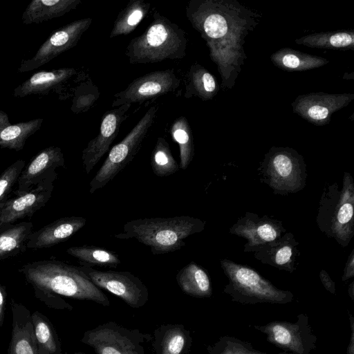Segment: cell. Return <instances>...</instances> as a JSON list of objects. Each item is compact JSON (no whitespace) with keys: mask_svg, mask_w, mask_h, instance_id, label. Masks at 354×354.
I'll use <instances>...</instances> for the list:
<instances>
[{"mask_svg":"<svg viewBox=\"0 0 354 354\" xmlns=\"http://www.w3.org/2000/svg\"><path fill=\"white\" fill-rule=\"evenodd\" d=\"M12 330L7 354H38L30 310L11 300Z\"/></svg>","mask_w":354,"mask_h":354,"instance_id":"44dd1931","label":"cell"},{"mask_svg":"<svg viewBox=\"0 0 354 354\" xmlns=\"http://www.w3.org/2000/svg\"><path fill=\"white\" fill-rule=\"evenodd\" d=\"M253 328L263 333L268 342L283 351L311 354L317 348V337L305 313L298 315L295 322L275 320L266 325H254Z\"/></svg>","mask_w":354,"mask_h":354,"instance_id":"30bf717a","label":"cell"},{"mask_svg":"<svg viewBox=\"0 0 354 354\" xmlns=\"http://www.w3.org/2000/svg\"><path fill=\"white\" fill-rule=\"evenodd\" d=\"M86 223L82 216L60 218L41 229L32 232L26 243L28 249H40L52 247L68 238L81 230Z\"/></svg>","mask_w":354,"mask_h":354,"instance_id":"7402d4cb","label":"cell"},{"mask_svg":"<svg viewBox=\"0 0 354 354\" xmlns=\"http://www.w3.org/2000/svg\"><path fill=\"white\" fill-rule=\"evenodd\" d=\"M43 122V118H37L5 128L0 132V147L21 150L26 140L41 128Z\"/></svg>","mask_w":354,"mask_h":354,"instance_id":"836d02e7","label":"cell"},{"mask_svg":"<svg viewBox=\"0 0 354 354\" xmlns=\"http://www.w3.org/2000/svg\"><path fill=\"white\" fill-rule=\"evenodd\" d=\"M18 271L33 289L36 298L47 307L56 310H73L61 296L94 301L109 306L107 296L80 269L62 261L42 260L30 262Z\"/></svg>","mask_w":354,"mask_h":354,"instance_id":"7a4b0ae2","label":"cell"},{"mask_svg":"<svg viewBox=\"0 0 354 354\" xmlns=\"http://www.w3.org/2000/svg\"><path fill=\"white\" fill-rule=\"evenodd\" d=\"M353 205L354 183L349 173L344 172L341 189L336 183L324 187L317 223L322 232L342 247L347 246L354 235Z\"/></svg>","mask_w":354,"mask_h":354,"instance_id":"5b68a950","label":"cell"},{"mask_svg":"<svg viewBox=\"0 0 354 354\" xmlns=\"http://www.w3.org/2000/svg\"><path fill=\"white\" fill-rule=\"evenodd\" d=\"M270 59L279 68L286 71L300 72L317 68L329 61L322 57L302 53L290 48H283L272 53Z\"/></svg>","mask_w":354,"mask_h":354,"instance_id":"4316f807","label":"cell"},{"mask_svg":"<svg viewBox=\"0 0 354 354\" xmlns=\"http://www.w3.org/2000/svg\"><path fill=\"white\" fill-rule=\"evenodd\" d=\"M80 268L97 288L118 297L132 308H139L148 301L147 287L129 272L102 271L82 266Z\"/></svg>","mask_w":354,"mask_h":354,"instance_id":"7c38bea8","label":"cell"},{"mask_svg":"<svg viewBox=\"0 0 354 354\" xmlns=\"http://www.w3.org/2000/svg\"><path fill=\"white\" fill-rule=\"evenodd\" d=\"M353 100V93H310L298 95L291 106L293 112L308 122L323 126L330 122L335 112Z\"/></svg>","mask_w":354,"mask_h":354,"instance_id":"5bb4252c","label":"cell"},{"mask_svg":"<svg viewBox=\"0 0 354 354\" xmlns=\"http://www.w3.org/2000/svg\"><path fill=\"white\" fill-rule=\"evenodd\" d=\"M187 34L178 24L154 10L146 30L128 44L125 55L131 64H151L186 56Z\"/></svg>","mask_w":354,"mask_h":354,"instance_id":"277c9868","label":"cell"},{"mask_svg":"<svg viewBox=\"0 0 354 354\" xmlns=\"http://www.w3.org/2000/svg\"><path fill=\"white\" fill-rule=\"evenodd\" d=\"M66 252L77 259L82 266L115 268L120 264L119 256L115 252L94 245L72 246Z\"/></svg>","mask_w":354,"mask_h":354,"instance_id":"1f68e13d","label":"cell"},{"mask_svg":"<svg viewBox=\"0 0 354 354\" xmlns=\"http://www.w3.org/2000/svg\"><path fill=\"white\" fill-rule=\"evenodd\" d=\"M354 276V250H353L346 263L344 273L342 277L343 281L353 277Z\"/></svg>","mask_w":354,"mask_h":354,"instance_id":"74e56055","label":"cell"},{"mask_svg":"<svg viewBox=\"0 0 354 354\" xmlns=\"http://www.w3.org/2000/svg\"><path fill=\"white\" fill-rule=\"evenodd\" d=\"M348 295L353 301H354V281H352L348 289Z\"/></svg>","mask_w":354,"mask_h":354,"instance_id":"7bdbcfd3","label":"cell"},{"mask_svg":"<svg viewBox=\"0 0 354 354\" xmlns=\"http://www.w3.org/2000/svg\"><path fill=\"white\" fill-rule=\"evenodd\" d=\"M26 165L24 160H18L7 167L0 176V205L6 201L16 185Z\"/></svg>","mask_w":354,"mask_h":354,"instance_id":"8d00e7d4","label":"cell"},{"mask_svg":"<svg viewBox=\"0 0 354 354\" xmlns=\"http://www.w3.org/2000/svg\"><path fill=\"white\" fill-rule=\"evenodd\" d=\"M258 171L261 181L276 194L297 192L306 185L304 159L296 150L290 147L270 148Z\"/></svg>","mask_w":354,"mask_h":354,"instance_id":"52a82bcc","label":"cell"},{"mask_svg":"<svg viewBox=\"0 0 354 354\" xmlns=\"http://www.w3.org/2000/svg\"><path fill=\"white\" fill-rule=\"evenodd\" d=\"M176 279L181 290L186 295L198 298L212 295V287L207 272L194 262H190L177 273Z\"/></svg>","mask_w":354,"mask_h":354,"instance_id":"484cf974","label":"cell"},{"mask_svg":"<svg viewBox=\"0 0 354 354\" xmlns=\"http://www.w3.org/2000/svg\"><path fill=\"white\" fill-rule=\"evenodd\" d=\"M7 293L5 287L0 283V328L3 326L6 304Z\"/></svg>","mask_w":354,"mask_h":354,"instance_id":"ab89813d","label":"cell"},{"mask_svg":"<svg viewBox=\"0 0 354 354\" xmlns=\"http://www.w3.org/2000/svg\"><path fill=\"white\" fill-rule=\"evenodd\" d=\"M55 180H46L31 190L4 201L0 205V230L17 220L31 217L44 207L51 197Z\"/></svg>","mask_w":354,"mask_h":354,"instance_id":"2e32d148","label":"cell"},{"mask_svg":"<svg viewBox=\"0 0 354 354\" xmlns=\"http://www.w3.org/2000/svg\"><path fill=\"white\" fill-rule=\"evenodd\" d=\"M65 164L64 154L59 147H46L36 154L24 167L16 183L15 195L26 193L46 180L57 179L56 169Z\"/></svg>","mask_w":354,"mask_h":354,"instance_id":"e0dca14e","label":"cell"},{"mask_svg":"<svg viewBox=\"0 0 354 354\" xmlns=\"http://www.w3.org/2000/svg\"><path fill=\"white\" fill-rule=\"evenodd\" d=\"M151 339L150 334L109 321L85 331L81 342L96 354H145L143 345Z\"/></svg>","mask_w":354,"mask_h":354,"instance_id":"9c48e42d","label":"cell"},{"mask_svg":"<svg viewBox=\"0 0 354 354\" xmlns=\"http://www.w3.org/2000/svg\"><path fill=\"white\" fill-rule=\"evenodd\" d=\"M80 3L81 0H32L24 10L21 21L24 24H40L64 15Z\"/></svg>","mask_w":354,"mask_h":354,"instance_id":"cb8c5ba5","label":"cell"},{"mask_svg":"<svg viewBox=\"0 0 354 354\" xmlns=\"http://www.w3.org/2000/svg\"><path fill=\"white\" fill-rule=\"evenodd\" d=\"M93 21L86 17L73 21L53 32L29 59H22L18 73H26L38 68L75 46Z\"/></svg>","mask_w":354,"mask_h":354,"instance_id":"4fadbf2b","label":"cell"},{"mask_svg":"<svg viewBox=\"0 0 354 354\" xmlns=\"http://www.w3.org/2000/svg\"><path fill=\"white\" fill-rule=\"evenodd\" d=\"M295 43L309 48L327 50H354L353 30L321 32L295 39Z\"/></svg>","mask_w":354,"mask_h":354,"instance_id":"83f0119b","label":"cell"},{"mask_svg":"<svg viewBox=\"0 0 354 354\" xmlns=\"http://www.w3.org/2000/svg\"><path fill=\"white\" fill-rule=\"evenodd\" d=\"M205 226V221L189 216L137 218L127 222L113 236L136 239L149 247L153 254H163L180 250L188 236L202 232Z\"/></svg>","mask_w":354,"mask_h":354,"instance_id":"3957f363","label":"cell"},{"mask_svg":"<svg viewBox=\"0 0 354 354\" xmlns=\"http://www.w3.org/2000/svg\"><path fill=\"white\" fill-rule=\"evenodd\" d=\"M297 241L291 232L268 242L250 250L254 252V258L281 270L293 272L298 264L300 256Z\"/></svg>","mask_w":354,"mask_h":354,"instance_id":"d6986e66","label":"cell"},{"mask_svg":"<svg viewBox=\"0 0 354 354\" xmlns=\"http://www.w3.org/2000/svg\"><path fill=\"white\" fill-rule=\"evenodd\" d=\"M208 354H268L254 348L252 344L237 337L225 335L207 347Z\"/></svg>","mask_w":354,"mask_h":354,"instance_id":"d590c367","label":"cell"},{"mask_svg":"<svg viewBox=\"0 0 354 354\" xmlns=\"http://www.w3.org/2000/svg\"><path fill=\"white\" fill-rule=\"evenodd\" d=\"M285 231L281 221L251 212L245 213L230 229V233L247 239L244 252H250L255 248L274 241Z\"/></svg>","mask_w":354,"mask_h":354,"instance_id":"ac0fdd59","label":"cell"},{"mask_svg":"<svg viewBox=\"0 0 354 354\" xmlns=\"http://www.w3.org/2000/svg\"><path fill=\"white\" fill-rule=\"evenodd\" d=\"M274 354H295V353H291V352H288V351H283V352H281V353H274Z\"/></svg>","mask_w":354,"mask_h":354,"instance_id":"ee69618b","label":"cell"},{"mask_svg":"<svg viewBox=\"0 0 354 354\" xmlns=\"http://www.w3.org/2000/svg\"><path fill=\"white\" fill-rule=\"evenodd\" d=\"M185 14L206 42L222 90L232 88L247 58L245 38L261 15L235 0H190Z\"/></svg>","mask_w":354,"mask_h":354,"instance_id":"6da1fadb","label":"cell"},{"mask_svg":"<svg viewBox=\"0 0 354 354\" xmlns=\"http://www.w3.org/2000/svg\"><path fill=\"white\" fill-rule=\"evenodd\" d=\"M73 354H85L82 352H76V353H74Z\"/></svg>","mask_w":354,"mask_h":354,"instance_id":"f6af8a7d","label":"cell"},{"mask_svg":"<svg viewBox=\"0 0 354 354\" xmlns=\"http://www.w3.org/2000/svg\"><path fill=\"white\" fill-rule=\"evenodd\" d=\"M31 222H20L0 230V260L24 252L30 234L33 232Z\"/></svg>","mask_w":354,"mask_h":354,"instance_id":"f1b7e54d","label":"cell"},{"mask_svg":"<svg viewBox=\"0 0 354 354\" xmlns=\"http://www.w3.org/2000/svg\"><path fill=\"white\" fill-rule=\"evenodd\" d=\"M74 68H61L51 71H41L34 73L17 86L13 91L17 97L28 95H45L58 93L77 75Z\"/></svg>","mask_w":354,"mask_h":354,"instance_id":"ffe728a7","label":"cell"},{"mask_svg":"<svg viewBox=\"0 0 354 354\" xmlns=\"http://www.w3.org/2000/svg\"><path fill=\"white\" fill-rule=\"evenodd\" d=\"M151 166L154 174L159 177L172 175L180 169L164 138L159 137L156 140L151 155Z\"/></svg>","mask_w":354,"mask_h":354,"instance_id":"e575fe53","label":"cell"},{"mask_svg":"<svg viewBox=\"0 0 354 354\" xmlns=\"http://www.w3.org/2000/svg\"><path fill=\"white\" fill-rule=\"evenodd\" d=\"M131 104H123L106 111L102 117L97 136L91 140L82 153L84 171L88 174L109 151L120 132L122 124L128 118Z\"/></svg>","mask_w":354,"mask_h":354,"instance_id":"9a60e30c","label":"cell"},{"mask_svg":"<svg viewBox=\"0 0 354 354\" xmlns=\"http://www.w3.org/2000/svg\"><path fill=\"white\" fill-rule=\"evenodd\" d=\"M158 109V104L151 106L125 138L112 147L89 183L90 194L104 187L135 158L155 122Z\"/></svg>","mask_w":354,"mask_h":354,"instance_id":"ba28073f","label":"cell"},{"mask_svg":"<svg viewBox=\"0 0 354 354\" xmlns=\"http://www.w3.org/2000/svg\"><path fill=\"white\" fill-rule=\"evenodd\" d=\"M38 354H62V346L51 322L39 311L31 314Z\"/></svg>","mask_w":354,"mask_h":354,"instance_id":"4dcf8cb0","label":"cell"},{"mask_svg":"<svg viewBox=\"0 0 354 354\" xmlns=\"http://www.w3.org/2000/svg\"><path fill=\"white\" fill-rule=\"evenodd\" d=\"M348 314L350 324L351 337L346 348V354H354V317L349 311H348Z\"/></svg>","mask_w":354,"mask_h":354,"instance_id":"60d3db41","label":"cell"},{"mask_svg":"<svg viewBox=\"0 0 354 354\" xmlns=\"http://www.w3.org/2000/svg\"><path fill=\"white\" fill-rule=\"evenodd\" d=\"M218 91L216 79L207 69L197 62L189 66L185 75V98L197 97L207 101L214 97Z\"/></svg>","mask_w":354,"mask_h":354,"instance_id":"d4e9b609","label":"cell"},{"mask_svg":"<svg viewBox=\"0 0 354 354\" xmlns=\"http://www.w3.org/2000/svg\"><path fill=\"white\" fill-rule=\"evenodd\" d=\"M11 125L8 114L0 110V132L5 128Z\"/></svg>","mask_w":354,"mask_h":354,"instance_id":"b9f144b4","label":"cell"},{"mask_svg":"<svg viewBox=\"0 0 354 354\" xmlns=\"http://www.w3.org/2000/svg\"><path fill=\"white\" fill-rule=\"evenodd\" d=\"M319 278L325 289L332 294H335V282L332 280L326 270H322L320 271Z\"/></svg>","mask_w":354,"mask_h":354,"instance_id":"f35d334b","label":"cell"},{"mask_svg":"<svg viewBox=\"0 0 354 354\" xmlns=\"http://www.w3.org/2000/svg\"><path fill=\"white\" fill-rule=\"evenodd\" d=\"M150 8L151 4L144 0L129 1L115 19L109 38L130 34L147 16Z\"/></svg>","mask_w":354,"mask_h":354,"instance_id":"f546056e","label":"cell"},{"mask_svg":"<svg viewBox=\"0 0 354 354\" xmlns=\"http://www.w3.org/2000/svg\"><path fill=\"white\" fill-rule=\"evenodd\" d=\"M169 133L179 147L180 169H186L194 156V144L192 128L185 116L177 118L171 124Z\"/></svg>","mask_w":354,"mask_h":354,"instance_id":"d6a6232c","label":"cell"},{"mask_svg":"<svg viewBox=\"0 0 354 354\" xmlns=\"http://www.w3.org/2000/svg\"><path fill=\"white\" fill-rule=\"evenodd\" d=\"M181 80L174 68L152 71L134 79L128 86L113 95L112 106L142 104L145 101L174 93Z\"/></svg>","mask_w":354,"mask_h":354,"instance_id":"8fae6325","label":"cell"},{"mask_svg":"<svg viewBox=\"0 0 354 354\" xmlns=\"http://www.w3.org/2000/svg\"><path fill=\"white\" fill-rule=\"evenodd\" d=\"M192 345L191 333L183 324H162L153 331L152 347L155 354H188Z\"/></svg>","mask_w":354,"mask_h":354,"instance_id":"603a6c76","label":"cell"},{"mask_svg":"<svg viewBox=\"0 0 354 354\" xmlns=\"http://www.w3.org/2000/svg\"><path fill=\"white\" fill-rule=\"evenodd\" d=\"M221 265L229 280L223 291L232 301L243 305L286 304L294 299L292 292L279 289L251 268L226 259L221 261Z\"/></svg>","mask_w":354,"mask_h":354,"instance_id":"8992f818","label":"cell"}]
</instances>
